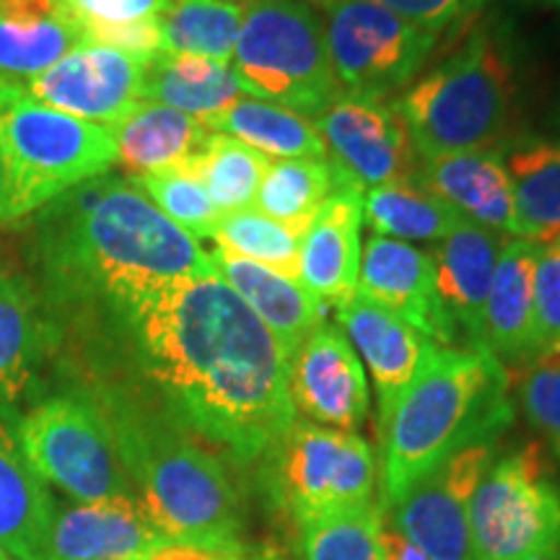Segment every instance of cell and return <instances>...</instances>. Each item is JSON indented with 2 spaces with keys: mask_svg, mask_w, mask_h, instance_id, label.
Masks as SVG:
<instances>
[{
  "mask_svg": "<svg viewBox=\"0 0 560 560\" xmlns=\"http://www.w3.org/2000/svg\"><path fill=\"white\" fill-rule=\"evenodd\" d=\"M50 371L107 376L229 465L257 467L291 429V359L219 272L130 285L47 317Z\"/></svg>",
  "mask_w": 560,
  "mask_h": 560,
  "instance_id": "cell-1",
  "label": "cell"
},
{
  "mask_svg": "<svg viewBox=\"0 0 560 560\" xmlns=\"http://www.w3.org/2000/svg\"><path fill=\"white\" fill-rule=\"evenodd\" d=\"M26 276L47 317L130 285L210 276L208 252L125 177L102 174L34 210Z\"/></svg>",
  "mask_w": 560,
  "mask_h": 560,
  "instance_id": "cell-2",
  "label": "cell"
},
{
  "mask_svg": "<svg viewBox=\"0 0 560 560\" xmlns=\"http://www.w3.org/2000/svg\"><path fill=\"white\" fill-rule=\"evenodd\" d=\"M107 420L138 501L166 540L244 545L247 503L221 454L107 376H58Z\"/></svg>",
  "mask_w": 560,
  "mask_h": 560,
  "instance_id": "cell-3",
  "label": "cell"
},
{
  "mask_svg": "<svg viewBox=\"0 0 560 560\" xmlns=\"http://www.w3.org/2000/svg\"><path fill=\"white\" fill-rule=\"evenodd\" d=\"M506 366L490 350L436 346L392 412L382 444V506L454 454L511 423Z\"/></svg>",
  "mask_w": 560,
  "mask_h": 560,
  "instance_id": "cell-4",
  "label": "cell"
},
{
  "mask_svg": "<svg viewBox=\"0 0 560 560\" xmlns=\"http://www.w3.org/2000/svg\"><path fill=\"white\" fill-rule=\"evenodd\" d=\"M514 70L486 32H475L397 100L420 159L495 151L514 120Z\"/></svg>",
  "mask_w": 560,
  "mask_h": 560,
  "instance_id": "cell-5",
  "label": "cell"
},
{
  "mask_svg": "<svg viewBox=\"0 0 560 560\" xmlns=\"http://www.w3.org/2000/svg\"><path fill=\"white\" fill-rule=\"evenodd\" d=\"M0 156L9 177L5 223H16L81 182L109 174L117 145L109 128L47 107L21 83L0 81Z\"/></svg>",
  "mask_w": 560,
  "mask_h": 560,
  "instance_id": "cell-6",
  "label": "cell"
},
{
  "mask_svg": "<svg viewBox=\"0 0 560 560\" xmlns=\"http://www.w3.org/2000/svg\"><path fill=\"white\" fill-rule=\"evenodd\" d=\"M231 70L247 96L304 117H319L342 96L322 16L306 0L247 5Z\"/></svg>",
  "mask_w": 560,
  "mask_h": 560,
  "instance_id": "cell-7",
  "label": "cell"
},
{
  "mask_svg": "<svg viewBox=\"0 0 560 560\" xmlns=\"http://www.w3.org/2000/svg\"><path fill=\"white\" fill-rule=\"evenodd\" d=\"M52 382L19 412L21 450L32 470L75 503L136 495L94 400L73 384Z\"/></svg>",
  "mask_w": 560,
  "mask_h": 560,
  "instance_id": "cell-8",
  "label": "cell"
},
{
  "mask_svg": "<svg viewBox=\"0 0 560 560\" xmlns=\"http://www.w3.org/2000/svg\"><path fill=\"white\" fill-rule=\"evenodd\" d=\"M257 470L265 495L299 529L322 516L380 501V465L369 441L304 418L293 420Z\"/></svg>",
  "mask_w": 560,
  "mask_h": 560,
  "instance_id": "cell-9",
  "label": "cell"
},
{
  "mask_svg": "<svg viewBox=\"0 0 560 560\" xmlns=\"http://www.w3.org/2000/svg\"><path fill=\"white\" fill-rule=\"evenodd\" d=\"M470 524L478 560H560V486L537 441L493 459Z\"/></svg>",
  "mask_w": 560,
  "mask_h": 560,
  "instance_id": "cell-10",
  "label": "cell"
},
{
  "mask_svg": "<svg viewBox=\"0 0 560 560\" xmlns=\"http://www.w3.org/2000/svg\"><path fill=\"white\" fill-rule=\"evenodd\" d=\"M325 26L327 55L340 91L389 102L425 66L439 34L420 30L371 0H310Z\"/></svg>",
  "mask_w": 560,
  "mask_h": 560,
  "instance_id": "cell-11",
  "label": "cell"
},
{
  "mask_svg": "<svg viewBox=\"0 0 560 560\" xmlns=\"http://www.w3.org/2000/svg\"><path fill=\"white\" fill-rule=\"evenodd\" d=\"M495 441L462 450L397 501L384 506L387 527L400 532L429 560H478L472 545L470 503L495 459Z\"/></svg>",
  "mask_w": 560,
  "mask_h": 560,
  "instance_id": "cell-12",
  "label": "cell"
},
{
  "mask_svg": "<svg viewBox=\"0 0 560 560\" xmlns=\"http://www.w3.org/2000/svg\"><path fill=\"white\" fill-rule=\"evenodd\" d=\"M338 185L361 192L416 179L420 156L395 102L342 94L317 117Z\"/></svg>",
  "mask_w": 560,
  "mask_h": 560,
  "instance_id": "cell-13",
  "label": "cell"
},
{
  "mask_svg": "<svg viewBox=\"0 0 560 560\" xmlns=\"http://www.w3.org/2000/svg\"><path fill=\"white\" fill-rule=\"evenodd\" d=\"M145 62L149 60L83 42L24 89L47 107L112 128L140 102Z\"/></svg>",
  "mask_w": 560,
  "mask_h": 560,
  "instance_id": "cell-14",
  "label": "cell"
},
{
  "mask_svg": "<svg viewBox=\"0 0 560 560\" xmlns=\"http://www.w3.org/2000/svg\"><path fill=\"white\" fill-rule=\"evenodd\" d=\"M289 384L296 418L348 433L366 423V369L340 327L325 322L301 342L291 359Z\"/></svg>",
  "mask_w": 560,
  "mask_h": 560,
  "instance_id": "cell-15",
  "label": "cell"
},
{
  "mask_svg": "<svg viewBox=\"0 0 560 560\" xmlns=\"http://www.w3.org/2000/svg\"><path fill=\"white\" fill-rule=\"evenodd\" d=\"M338 310L340 330L346 332L350 346L355 348L363 369L371 374L380 405V439L387 429L392 412L402 400L405 392L416 382L420 369L436 350V342L416 330L410 322L397 317L395 312L384 310L374 301L355 293L353 299L342 301Z\"/></svg>",
  "mask_w": 560,
  "mask_h": 560,
  "instance_id": "cell-16",
  "label": "cell"
},
{
  "mask_svg": "<svg viewBox=\"0 0 560 560\" xmlns=\"http://www.w3.org/2000/svg\"><path fill=\"white\" fill-rule=\"evenodd\" d=\"M355 293L410 322L436 346H457V327L436 296L431 255L416 244L371 234L361 252Z\"/></svg>",
  "mask_w": 560,
  "mask_h": 560,
  "instance_id": "cell-17",
  "label": "cell"
},
{
  "mask_svg": "<svg viewBox=\"0 0 560 560\" xmlns=\"http://www.w3.org/2000/svg\"><path fill=\"white\" fill-rule=\"evenodd\" d=\"M52 325L24 270L0 260V402L26 408L45 389Z\"/></svg>",
  "mask_w": 560,
  "mask_h": 560,
  "instance_id": "cell-18",
  "label": "cell"
},
{
  "mask_svg": "<svg viewBox=\"0 0 560 560\" xmlns=\"http://www.w3.org/2000/svg\"><path fill=\"white\" fill-rule=\"evenodd\" d=\"M161 535L136 495L58 503L45 560H140Z\"/></svg>",
  "mask_w": 560,
  "mask_h": 560,
  "instance_id": "cell-19",
  "label": "cell"
},
{
  "mask_svg": "<svg viewBox=\"0 0 560 560\" xmlns=\"http://www.w3.org/2000/svg\"><path fill=\"white\" fill-rule=\"evenodd\" d=\"M363 192L338 185L301 236L299 283L322 304L340 306L353 299L361 270Z\"/></svg>",
  "mask_w": 560,
  "mask_h": 560,
  "instance_id": "cell-20",
  "label": "cell"
},
{
  "mask_svg": "<svg viewBox=\"0 0 560 560\" xmlns=\"http://www.w3.org/2000/svg\"><path fill=\"white\" fill-rule=\"evenodd\" d=\"M506 242V234L465 221L429 252L441 306L475 350H486L482 314L495 262Z\"/></svg>",
  "mask_w": 560,
  "mask_h": 560,
  "instance_id": "cell-21",
  "label": "cell"
},
{
  "mask_svg": "<svg viewBox=\"0 0 560 560\" xmlns=\"http://www.w3.org/2000/svg\"><path fill=\"white\" fill-rule=\"evenodd\" d=\"M58 499L21 450L19 410L0 402V548L16 560H45Z\"/></svg>",
  "mask_w": 560,
  "mask_h": 560,
  "instance_id": "cell-22",
  "label": "cell"
},
{
  "mask_svg": "<svg viewBox=\"0 0 560 560\" xmlns=\"http://www.w3.org/2000/svg\"><path fill=\"white\" fill-rule=\"evenodd\" d=\"M416 179L475 226L520 236L514 187L506 164L495 151L420 159Z\"/></svg>",
  "mask_w": 560,
  "mask_h": 560,
  "instance_id": "cell-23",
  "label": "cell"
},
{
  "mask_svg": "<svg viewBox=\"0 0 560 560\" xmlns=\"http://www.w3.org/2000/svg\"><path fill=\"white\" fill-rule=\"evenodd\" d=\"M208 257L223 283L276 335L289 359H293L301 342L325 325V304L306 291L299 280L285 278L283 272L265 268V265L244 260L240 255H231L221 247H215Z\"/></svg>",
  "mask_w": 560,
  "mask_h": 560,
  "instance_id": "cell-24",
  "label": "cell"
},
{
  "mask_svg": "<svg viewBox=\"0 0 560 560\" xmlns=\"http://www.w3.org/2000/svg\"><path fill=\"white\" fill-rule=\"evenodd\" d=\"M540 244L522 240L506 242L482 314L486 350L506 363H527L537 355L535 342V265Z\"/></svg>",
  "mask_w": 560,
  "mask_h": 560,
  "instance_id": "cell-25",
  "label": "cell"
},
{
  "mask_svg": "<svg viewBox=\"0 0 560 560\" xmlns=\"http://www.w3.org/2000/svg\"><path fill=\"white\" fill-rule=\"evenodd\" d=\"M83 42L60 0H0V81L30 83Z\"/></svg>",
  "mask_w": 560,
  "mask_h": 560,
  "instance_id": "cell-26",
  "label": "cell"
},
{
  "mask_svg": "<svg viewBox=\"0 0 560 560\" xmlns=\"http://www.w3.org/2000/svg\"><path fill=\"white\" fill-rule=\"evenodd\" d=\"M109 130L117 145V166L128 179L187 166L213 132L206 122L156 102H138Z\"/></svg>",
  "mask_w": 560,
  "mask_h": 560,
  "instance_id": "cell-27",
  "label": "cell"
},
{
  "mask_svg": "<svg viewBox=\"0 0 560 560\" xmlns=\"http://www.w3.org/2000/svg\"><path fill=\"white\" fill-rule=\"evenodd\" d=\"M244 96L231 66L195 55L159 52L145 62L140 83V102L164 104L206 125Z\"/></svg>",
  "mask_w": 560,
  "mask_h": 560,
  "instance_id": "cell-28",
  "label": "cell"
},
{
  "mask_svg": "<svg viewBox=\"0 0 560 560\" xmlns=\"http://www.w3.org/2000/svg\"><path fill=\"white\" fill-rule=\"evenodd\" d=\"M208 128L221 136H229L249 145L265 159H327L317 122L299 112L278 107V104L244 96L219 117L208 122Z\"/></svg>",
  "mask_w": 560,
  "mask_h": 560,
  "instance_id": "cell-29",
  "label": "cell"
},
{
  "mask_svg": "<svg viewBox=\"0 0 560 560\" xmlns=\"http://www.w3.org/2000/svg\"><path fill=\"white\" fill-rule=\"evenodd\" d=\"M503 164L514 187L522 240L535 244L560 240V143H522Z\"/></svg>",
  "mask_w": 560,
  "mask_h": 560,
  "instance_id": "cell-30",
  "label": "cell"
},
{
  "mask_svg": "<svg viewBox=\"0 0 560 560\" xmlns=\"http://www.w3.org/2000/svg\"><path fill=\"white\" fill-rule=\"evenodd\" d=\"M363 221L376 236L400 242H441L465 219L418 179L363 192Z\"/></svg>",
  "mask_w": 560,
  "mask_h": 560,
  "instance_id": "cell-31",
  "label": "cell"
},
{
  "mask_svg": "<svg viewBox=\"0 0 560 560\" xmlns=\"http://www.w3.org/2000/svg\"><path fill=\"white\" fill-rule=\"evenodd\" d=\"M335 187L338 177L327 159L270 161L255 206L280 226L304 236Z\"/></svg>",
  "mask_w": 560,
  "mask_h": 560,
  "instance_id": "cell-32",
  "label": "cell"
},
{
  "mask_svg": "<svg viewBox=\"0 0 560 560\" xmlns=\"http://www.w3.org/2000/svg\"><path fill=\"white\" fill-rule=\"evenodd\" d=\"M247 5L231 0H172L159 16L164 52L231 66Z\"/></svg>",
  "mask_w": 560,
  "mask_h": 560,
  "instance_id": "cell-33",
  "label": "cell"
},
{
  "mask_svg": "<svg viewBox=\"0 0 560 560\" xmlns=\"http://www.w3.org/2000/svg\"><path fill=\"white\" fill-rule=\"evenodd\" d=\"M268 166L270 159L262 153L221 132H210L208 143L187 170L202 182L215 210L226 215L255 206Z\"/></svg>",
  "mask_w": 560,
  "mask_h": 560,
  "instance_id": "cell-34",
  "label": "cell"
},
{
  "mask_svg": "<svg viewBox=\"0 0 560 560\" xmlns=\"http://www.w3.org/2000/svg\"><path fill=\"white\" fill-rule=\"evenodd\" d=\"M299 532L301 560H380L384 532L382 499L322 516Z\"/></svg>",
  "mask_w": 560,
  "mask_h": 560,
  "instance_id": "cell-35",
  "label": "cell"
},
{
  "mask_svg": "<svg viewBox=\"0 0 560 560\" xmlns=\"http://www.w3.org/2000/svg\"><path fill=\"white\" fill-rule=\"evenodd\" d=\"M215 247L240 255L265 268L283 272L285 278L299 280L301 236L280 226L260 210L247 208L221 215L213 231Z\"/></svg>",
  "mask_w": 560,
  "mask_h": 560,
  "instance_id": "cell-36",
  "label": "cell"
},
{
  "mask_svg": "<svg viewBox=\"0 0 560 560\" xmlns=\"http://www.w3.org/2000/svg\"><path fill=\"white\" fill-rule=\"evenodd\" d=\"M130 182L192 240H213L221 213L210 202L202 182L187 166L140 174Z\"/></svg>",
  "mask_w": 560,
  "mask_h": 560,
  "instance_id": "cell-37",
  "label": "cell"
},
{
  "mask_svg": "<svg viewBox=\"0 0 560 560\" xmlns=\"http://www.w3.org/2000/svg\"><path fill=\"white\" fill-rule=\"evenodd\" d=\"M520 402L524 416L560 459V348L542 350L524 363Z\"/></svg>",
  "mask_w": 560,
  "mask_h": 560,
  "instance_id": "cell-38",
  "label": "cell"
},
{
  "mask_svg": "<svg viewBox=\"0 0 560 560\" xmlns=\"http://www.w3.org/2000/svg\"><path fill=\"white\" fill-rule=\"evenodd\" d=\"M537 353L560 348V240L540 244L535 265Z\"/></svg>",
  "mask_w": 560,
  "mask_h": 560,
  "instance_id": "cell-39",
  "label": "cell"
},
{
  "mask_svg": "<svg viewBox=\"0 0 560 560\" xmlns=\"http://www.w3.org/2000/svg\"><path fill=\"white\" fill-rule=\"evenodd\" d=\"M60 5L81 32L96 26H117L130 21L159 19L172 5V0H60Z\"/></svg>",
  "mask_w": 560,
  "mask_h": 560,
  "instance_id": "cell-40",
  "label": "cell"
},
{
  "mask_svg": "<svg viewBox=\"0 0 560 560\" xmlns=\"http://www.w3.org/2000/svg\"><path fill=\"white\" fill-rule=\"evenodd\" d=\"M371 3L382 5V9L410 21L420 30L441 34L446 26L465 16L467 11L478 9L482 0H371Z\"/></svg>",
  "mask_w": 560,
  "mask_h": 560,
  "instance_id": "cell-41",
  "label": "cell"
},
{
  "mask_svg": "<svg viewBox=\"0 0 560 560\" xmlns=\"http://www.w3.org/2000/svg\"><path fill=\"white\" fill-rule=\"evenodd\" d=\"M255 552L244 545H200L182 540H161L140 560H252Z\"/></svg>",
  "mask_w": 560,
  "mask_h": 560,
  "instance_id": "cell-42",
  "label": "cell"
},
{
  "mask_svg": "<svg viewBox=\"0 0 560 560\" xmlns=\"http://www.w3.org/2000/svg\"><path fill=\"white\" fill-rule=\"evenodd\" d=\"M380 560H429L420 552L416 545L405 540L400 532H395L387 527L384 522V532H382V558Z\"/></svg>",
  "mask_w": 560,
  "mask_h": 560,
  "instance_id": "cell-43",
  "label": "cell"
},
{
  "mask_svg": "<svg viewBox=\"0 0 560 560\" xmlns=\"http://www.w3.org/2000/svg\"><path fill=\"white\" fill-rule=\"evenodd\" d=\"M9 219V177H5L3 156H0V221Z\"/></svg>",
  "mask_w": 560,
  "mask_h": 560,
  "instance_id": "cell-44",
  "label": "cell"
},
{
  "mask_svg": "<svg viewBox=\"0 0 560 560\" xmlns=\"http://www.w3.org/2000/svg\"><path fill=\"white\" fill-rule=\"evenodd\" d=\"M552 132H556V143H560V102H558V107H556V112H552Z\"/></svg>",
  "mask_w": 560,
  "mask_h": 560,
  "instance_id": "cell-45",
  "label": "cell"
},
{
  "mask_svg": "<svg viewBox=\"0 0 560 560\" xmlns=\"http://www.w3.org/2000/svg\"><path fill=\"white\" fill-rule=\"evenodd\" d=\"M260 560H285V558H280L276 550H265V552H260Z\"/></svg>",
  "mask_w": 560,
  "mask_h": 560,
  "instance_id": "cell-46",
  "label": "cell"
},
{
  "mask_svg": "<svg viewBox=\"0 0 560 560\" xmlns=\"http://www.w3.org/2000/svg\"><path fill=\"white\" fill-rule=\"evenodd\" d=\"M0 560H16V558H13V556H11V552H9V550H5V548H0Z\"/></svg>",
  "mask_w": 560,
  "mask_h": 560,
  "instance_id": "cell-47",
  "label": "cell"
},
{
  "mask_svg": "<svg viewBox=\"0 0 560 560\" xmlns=\"http://www.w3.org/2000/svg\"><path fill=\"white\" fill-rule=\"evenodd\" d=\"M231 3H242V5H252V3H260V0H231Z\"/></svg>",
  "mask_w": 560,
  "mask_h": 560,
  "instance_id": "cell-48",
  "label": "cell"
},
{
  "mask_svg": "<svg viewBox=\"0 0 560 560\" xmlns=\"http://www.w3.org/2000/svg\"><path fill=\"white\" fill-rule=\"evenodd\" d=\"M542 3H548V5H552V9H560V0H542Z\"/></svg>",
  "mask_w": 560,
  "mask_h": 560,
  "instance_id": "cell-49",
  "label": "cell"
},
{
  "mask_svg": "<svg viewBox=\"0 0 560 560\" xmlns=\"http://www.w3.org/2000/svg\"><path fill=\"white\" fill-rule=\"evenodd\" d=\"M252 560H260V552H255V556H252Z\"/></svg>",
  "mask_w": 560,
  "mask_h": 560,
  "instance_id": "cell-50",
  "label": "cell"
}]
</instances>
